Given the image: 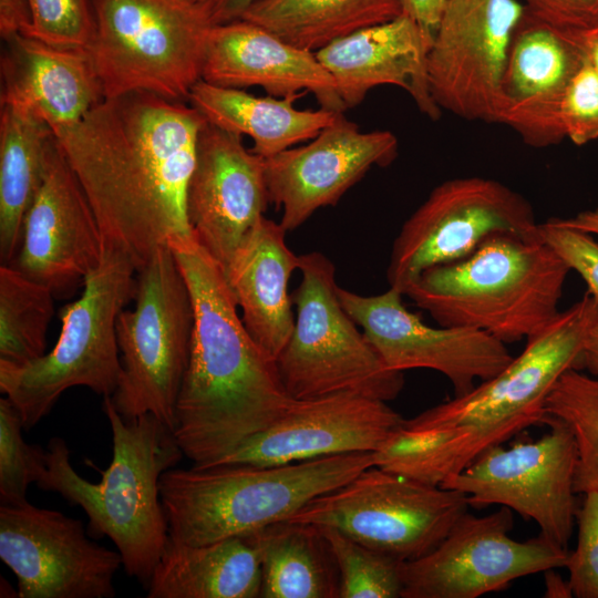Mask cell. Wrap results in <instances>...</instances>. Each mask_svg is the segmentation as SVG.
<instances>
[{
	"mask_svg": "<svg viewBox=\"0 0 598 598\" xmlns=\"http://www.w3.org/2000/svg\"><path fill=\"white\" fill-rule=\"evenodd\" d=\"M55 134L33 112L1 104L0 116V261L11 265L22 226L42 185Z\"/></svg>",
	"mask_w": 598,
	"mask_h": 598,
	"instance_id": "f1b7e54d",
	"label": "cell"
},
{
	"mask_svg": "<svg viewBox=\"0 0 598 598\" xmlns=\"http://www.w3.org/2000/svg\"><path fill=\"white\" fill-rule=\"evenodd\" d=\"M545 597L570 598L574 597L568 580H564L554 569L545 570Z\"/></svg>",
	"mask_w": 598,
	"mask_h": 598,
	"instance_id": "7dc6e473",
	"label": "cell"
},
{
	"mask_svg": "<svg viewBox=\"0 0 598 598\" xmlns=\"http://www.w3.org/2000/svg\"><path fill=\"white\" fill-rule=\"evenodd\" d=\"M299 96H256L241 89L197 81L187 101L205 120L254 142L251 151L268 158L299 143L312 140L343 112L320 107L299 110Z\"/></svg>",
	"mask_w": 598,
	"mask_h": 598,
	"instance_id": "83f0119b",
	"label": "cell"
},
{
	"mask_svg": "<svg viewBox=\"0 0 598 598\" xmlns=\"http://www.w3.org/2000/svg\"><path fill=\"white\" fill-rule=\"evenodd\" d=\"M269 202L264 158L241 136L206 121L186 190V215L197 241L227 269Z\"/></svg>",
	"mask_w": 598,
	"mask_h": 598,
	"instance_id": "ffe728a7",
	"label": "cell"
},
{
	"mask_svg": "<svg viewBox=\"0 0 598 598\" xmlns=\"http://www.w3.org/2000/svg\"><path fill=\"white\" fill-rule=\"evenodd\" d=\"M537 227L530 203L505 184L481 176L445 181L396 236L389 285L402 292L422 271L467 257L495 234L534 236Z\"/></svg>",
	"mask_w": 598,
	"mask_h": 598,
	"instance_id": "7c38bea8",
	"label": "cell"
},
{
	"mask_svg": "<svg viewBox=\"0 0 598 598\" xmlns=\"http://www.w3.org/2000/svg\"><path fill=\"white\" fill-rule=\"evenodd\" d=\"M0 558L20 598H113L117 550L87 537L80 519L28 501L0 505Z\"/></svg>",
	"mask_w": 598,
	"mask_h": 598,
	"instance_id": "2e32d148",
	"label": "cell"
},
{
	"mask_svg": "<svg viewBox=\"0 0 598 598\" xmlns=\"http://www.w3.org/2000/svg\"><path fill=\"white\" fill-rule=\"evenodd\" d=\"M94 33L86 48L104 99L147 92L187 100L200 80L214 27L208 2L90 0Z\"/></svg>",
	"mask_w": 598,
	"mask_h": 598,
	"instance_id": "ba28073f",
	"label": "cell"
},
{
	"mask_svg": "<svg viewBox=\"0 0 598 598\" xmlns=\"http://www.w3.org/2000/svg\"><path fill=\"white\" fill-rule=\"evenodd\" d=\"M400 14V0H257L239 19L316 52L340 38Z\"/></svg>",
	"mask_w": 598,
	"mask_h": 598,
	"instance_id": "4dcf8cb0",
	"label": "cell"
},
{
	"mask_svg": "<svg viewBox=\"0 0 598 598\" xmlns=\"http://www.w3.org/2000/svg\"><path fill=\"white\" fill-rule=\"evenodd\" d=\"M584 61L575 31L526 11L509 47L494 123L511 127L533 147L563 141L560 104Z\"/></svg>",
	"mask_w": 598,
	"mask_h": 598,
	"instance_id": "7402d4cb",
	"label": "cell"
},
{
	"mask_svg": "<svg viewBox=\"0 0 598 598\" xmlns=\"http://www.w3.org/2000/svg\"><path fill=\"white\" fill-rule=\"evenodd\" d=\"M598 303L585 295L544 329L495 377L468 392L404 419L373 453L374 465L441 486L487 450L545 424L546 400L558 379L581 363Z\"/></svg>",
	"mask_w": 598,
	"mask_h": 598,
	"instance_id": "3957f363",
	"label": "cell"
},
{
	"mask_svg": "<svg viewBox=\"0 0 598 598\" xmlns=\"http://www.w3.org/2000/svg\"><path fill=\"white\" fill-rule=\"evenodd\" d=\"M136 272L126 251L104 245L102 260L85 277L81 296L61 311V332L53 349L25 364L0 361V390L18 409L25 430L73 386L103 396L115 392L121 373L116 322L134 299Z\"/></svg>",
	"mask_w": 598,
	"mask_h": 598,
	"instance_id": "52a82bcc",
	"label": "cell"
},
{
	"mask_svg": "<svg viewBox=\"0 0 598 598\" xmlns=\"http://www.w3.org/2000/svg\"><path fill=\"white\" fill-rule=\"evenodd\" d=\"M539 237L586 282L598 303V243L594 236L550 218L538 224Z\"/></svg>",
	"mask_w": 598,
	"mask_h": 598,
	"instance_id": "f35d334b",
	"label": "cell"
},
{
	"mask_svg": "<svg viewBox=\"0 0 598 598\" xmlns=\"http://www.w3.org/2000/svg\"><path fill=\"white\" fill-rule=\"evenodd\" d=\"M373 465V453H348L271 466L172 467L159 481L168 538L197 546L257 532Z\"/></svg>",
	"mask_w": 598,
	"mask_h": 598,
	"instance_id": "8992f818",
	"label": "cell"
},
{
	"mask_svg": "<svg viewBox=\"0 0 598 598\" xmlns=\"http://www.w3.org/2000/svg\"><path fill=\"white\" fill-rule=\"evenodd\" d=\"M302 279L291 293L292 333L276 359L281 382L295 400L352 392L384 402L404 386L340 303L336 268L323 254L300 255Z\"/></svg>",
	"mask_w": 598,
	"mask_h": 598,
	"instance_id": "9c48e42d",
	"label": "cell"
},
{
	"mask_svg": "<svg viewBox=\"0 0 598 598\" xmlns=\"http://www.w3.org/2000/svg\"><path fill=\"white\" fill-rule=\"evenodd\" d=\"M340 303L362 328L384 364L394 371L431 369L444 374L455 395L486 381L513 360L506 343L482 330L431 327L403 305V293L390 287L362 296L338 286Z\"/></svg>",
	"mask_w": 598,
	"mask_h": 598,
	"instance_id": "e0dca14e",
	"label": "cell"
},
{
	"mask_svg": "<svg viewBox=\"0 0 598 598\" xmlns=\"http://www.w3.org/2000/svg\"><path fill=\"white\" fill-rule=\"evenodd\" d=\"M558 219L569 227L598 236V208L582 210L573 217Z\"/></svg>",
	"mask_w": 598,
	"mask_h": 598,
	"instance_id": "bcb514c9",
	"label": "cell"
},
{
	"mask_svg": "<svg viewBox=\"0 0 598 598\" xmlns=\"http://www.w3.org/2000/svg\"><path fill=\"white\" fill-rule=\"evenodd\" d=\"M103 251L94 212L55 136L11 266L47 286L55 297H66L83 286L100 265Z\"/></svg>",
	"mask_w": 598,
	"mask_h": 598,
	"instance_id": "ac0fdd59",
	"label": "cell"
},
{
	"mask_svg": "<svg viewBox=\"0 0 598 598\" xmlns=\"http://www.w3.org/2000/svg\"><path fill=\"white\" fill-rule=\"evenodd\" d=\"M54 298L13 266H0V361L25 364L45 354Z\"/></svg>",
	"mask_w": 598,
	"mask_h": 598,
	"instance_id": "1f68e13d",
	"label": "cell"
},
{
	"mask_svg": "<svg viewBox=\"0 0 598 598\" xmlns=\"http://www.w3.org/2000/svg\"><path fill=\"white\" fill-rule=\"evenodd\" d=\"M576 33L585 60L598 74V27Z\"/></svg>",
	"mask_w": 598,
	"mask_h": 598,
	"instance_id": "f6af8a7d",
	"label": "cell"
},
{
	"mask_svg": "<svg viewBox=\"0 0 598 598\" xmlns=\"http://www.w3.org/2000/svg\"><path fill=\"white\" fill-rule=\"evenodd\" d=\"M319 527L338 566L339 598L402 597L404 561L369 548L336 528Z\"/></svg>",
	"mask_w": 598,
	"mask_h": 598,
	"instance_id": "836d02e7",
	"label": "cell"
},
{
	"mask_svg": "<svg viewBox=\"0 0 598 598\" xmlns=\"http://www.w3.org/2000/svg\"><path fill=\"white\" fill-rule=\"evenodd\" d=\"M257 0H208L212 19L215 24L239 19Z\"/></svg>",
	"mask_w": 598,
	"mask_h": 598,
	"instance_id": "7bdbcfd3",
	"label": "cell"
},
{
	"mask_svg": "<svg viewBox=\"0 0 598 598\" xmlns=\"http://www.w3.org/2000/svg\"><path fill=\"white\" fill-rule=\"evenodd\" d=\"M581 365L598 380V321L586 337L581 352Z\"/></svg>",
	"mask_w": 598,
	"mask_h": 598,
	"instance_id": "ee69618b",
	"label": "cell"
},
{
	"mask_svg": "<svg viewBox=\"0 0 598 598\" xmlns=\"http://www.w3.org/2000/svg\"><path fill=\"white\" fill-rule=\"evenodd\" d=\"M188 287L194 330L173 435L195 466H208L278 421L296 401L247 331L220 264L194 235L167 243Z\"/></svg>",
	"mask_w": 598,
	"mask_h": 598,
	"instance_id": "7a4b0ae2",
	"label": "cell"
},
{
	"mask_svg": "<svg viewBox=\"0 0 598 598\" xmlns=\"http://www.w3.org/2000/svg\"><path fill=\"white\" fill-rule=\"evenodd\" d=\"M466 495L371 466L287 520L336 528L401 561L432 551L467 512Z\"/></svg>",
	"mask_w": 598,
	"mask_h": 598,
	"instance_id": "8fae6325",
	"label": "cell"
},
{
	"mask_svg": "<svg viewBox=\"0 0 598 598\" xmlns=\"http://www.w3.org/2000/svg\"><path fill=\"white\" fill-rule=\"evenodd\" d=\"M1 104L24 107L55 133L104 100L85 48L58 47L17 34L3 41Z\"/></svg>",
	"mask_w": 598,
	"mask_h": 598,
	"instance_id": "d4e9b609",
	"label": "cell"
},
{
	"mask_svg": "<svg viewBox=\"0 0 598 598\" xmlns=\"http://www.w3.org/2000/svg\"><path fill=\"white\" fill-rule=\"evenodd\" d=\"M31 22L29 0H0V34L3 41L17 34L24 35Z\"/></svg>",
	"mask_w": 598,
	"mask_h": 598,
	"instance_id": "60d3db41",
	"label": "cell"
},
{
	"mask_svg": "<svg viewBox=\"0 0 598 598\" xmlns=\"http://www.w3.org/2000/svg\"><path fill=\"white\" fill-rule=\"evenodd\" d=\"M431 41L409 16L374 24L340 38L316 56L333 76L347 109L362 102L375 86L404 90L417 109L431 120L441 116L427 76Z\"/></svg>",
	"mask_w": 598,
	"mask_h": 598,
	"instance_id": "cb8c5ba5",
	"label": "cell"
},
{
	"mask_svg": "<svg viewBox=\"0 0 598 598\" xmlns=\"http://www.w3.org/2000/svg\"><path fill=\"white\" fill-rule=\"evenodd\" d=\"M569 272L538 233H501L463 259L422 271L402 293L440 326L482 330L507 344L557 317Z\"/></svg>",
	"mask_w": 598,
	"mask_h": 598,
	"instance_id": "5b68a950",
	"label": "cell"
},
{
	"mask_svg": "<svg viewBox=\"0 0 598 598\" xmlns=\"http://www.w3.org/2000/svg\"><path fill=\"white\" fill-rule=\"evenodd\" d=\"M402 13L412 18L427 39L433 40L435 30L448 0H400Z\"/></svg>",
	"mask_w": 598,
	"mask_h": 598,
	"instance_id": "b9f144b4",
	"label": "cell"
},
{
	"mask_svg": "<svg viewBox=\"0 0 598 598\" xmlns=\"http://www.w3.org/2000/svg\"><path fill=\"white\" fill-rule=\"evenodd\" d=\"M102 408L112 431V461L99 470L101 481L80 476L71 465L66 442L55 436L49 441L47 470L37 486L80 506L90 532L109 537L126 574L147 588L168 540L159 481L184 454L173 431L155 415L126 420L111 396H103Z\"/></svg>",
	"mask_w": 598,
	"mask_h": 598,
	"instance_id": "277c9868",
	"label": "cell"
},
{
	"mask_svg": "<svg viewBox=\"0 0 598 598\" xmlns=\"http://www.w3.org/2000/svg\"><path fill=\"white\" fill-rule=\"evenodd\" d=\"M32 22L24 35L45 43L87 48L94 33L90 0H29Z\"/></svg>",
	"mask_w": 598,
	"mask_h": 598,
	"instance_id": "d590c367",
	"label": "cell"
},
{
	"mask_svg": "<svg viewBox=\"0 0 598 598\" xmlns=\"http://www.w3.org/2000/svg\"><path fill=\"white\" fill-rule=\"evenodd\" d=\"M512 509L474 516L466 512L425 556L403 564L402 598H476L520 577L565 567L568 549L544 535L509 536Z\"/></svg>",
	"mask_w": 598,
	"mask_h": 598,
	"instance_id": "5bb4252c",
	"label": "cell"
},
{
	"mask_svg": "<svg viewBox=\"0 0 598 598\" xmlns=\"http://www.w3.org/2000/svg\"><path fill=\"white\" fill-rule=\"evenodd\" d=\"M24 429L16 405L7 398L0 399V501L1 505L27 502L31 483L41 478L47 470V451L28 444L22 436Z\"/></svg>",
	"mask_w": 598,
	"mask_h": 598,
	"instance_id": "e575fe53",
	"label": "cell"
},
{
	"mask_svg": "<svg viewBox=\"0 0 598 598\" xmlns=\"http://www.w3.org/2000/svg\"><path fill=\"white\" fill-rule=\"evenodd\" d=\"M539 440L494 446L441 487L466 495L470 507L501 505L533 519L542 535L568 549L577 516L576 443L569 426L547 415Z\"/></svg>",
	"mask_w": 598,
	"mask_h": 598,
	"instance_id": "4fadbf2b",
	"label": "cell"
},
{
	"mask_svg": "<svg viewBox=\"0 0 598 598\" xmlns=\"http://www.w3.org/2000/svg\"><path fill=\"white\" fill-rule=\"evenodd\" d=\"M205 123L184 101L132 92L54 133L104 245L126 251L137 269L169 239L193 235L186 190Z\"/></svg>",
	"mask_w": 598,
	"mask_h": 598,
	"instance_id": "6da1fadb",
	"label": "cell"
},
{
	"mask_svg": "<svg viewBox=\"0 0 598 598\" xmlns=\"http://www.w3.org/2000/svg\"><path fill=\"white\" fill-rule=\"evenodd\" d=\"M286 233L280 223L262 216L225 270L247 331L275 360L296 320L288 283L300 256L288 248Z\"/></svg>",
	"mask_w": 598,
	"mask_h": 598,
	"instance_id": "484cf974",
	"label": "cell"
},
{
	"mask_svg": "<svg viewBox=\"0 0 598 598\" xmlns=\"http://www.w3.org/2000/svg\"><path fill=\"white\" fill-rule=\"evenodd\" d=\"M559 122L564 137L575 145L598 140V74L586 60L564 94Z\"/></svg>",
	"mask_w": 598,
	"mask_h": 598,
	"instance_id": "8d00e7d4",
	"label": "cell"
},
{
	"mask_svg": "<svg viewBox=\"0 0 598 598\" xmlns=\"http://www.w3.org/2000/svg\"><path fill=\"white\" fill-rule=\"evenodd\" d=\"M577 511L578 540L569 551L565 568L573 595L598 598V492H588Z\"/></svg>",
	"mask_w": 598,
	"mask_h": 598,
	"instance_id": "74e56055",
	"label": "cell"
},
{
	"mask_svg": "<svg viewBox=\"0 0 598 598\" xmlns=\"http://www.w3.org/2000/svg\"><path fill=\"white\" fill-rule=\"evenodd\" d=\"M261 581L255 533L197 546L168 538L146 591L148 598H256Z\"/></svg>",
	"mask_w": 598,
	"mask_h": 598,
	"instance_id": "4316f807",
	"label": "cell"
},
{
	"mask_svg": "<svg viewBox=\"0 0 598 598\" xmlns=\"http://www.w3.org/2000/svg\"><path fill=\"white\" fill-rule=\"evenodd\" d=\"M262 598H337L339 570L320 527L281 520L254 532Z\"/></svg>",
	"mask_w": 598,
	"mask_h": 598,
	"instance_id": "f546056e",
	"label": "cell"
},
{
	"mask_svg": "<svg viewBox=\"0 0 598 598\" xmlns=\"http://www.w3.org/2000/svg\"><path fill=\"white\" fill-rule=\"evenodd\" d=\"M398 137L386 130L361 132L341 113L307 145L264 158L269 202L291 231L321 207L333 206L373 166L398 156Z\"/></svg>",
	"mask_w": 598,
	"mask_h": 598,
	"instance_id": "d6986e66",
	"label": "cell"
},
{
	"mask_svg": "<svg viewBox=\"0 0 598 598\" xmlns=\"http://www.w3.org/2000/svg\"><path fill=\"white\" fill-rule=\"evenodd\" d=\"M134 301L116 322L121 373L111 400L124 419L151 413L173 431L189 360L194 307L168 244L137 269Z\"/></svg>",
	"mask_w": 598,
	"mask_h": 598,
	"instance_id": "30bf717a",
	"label": "cell"
},
{
	"mask_svg": "<svg viewBox=\"0 0 598 598\" xmlns=\"http://www.w3.org/2000/svg\"><path fill=\"white\" fill-rule=\"evenodd\" d=\"M522 0H448L427 52L437 106L467 121L494 123L514 33L526 14Z\"/></svg>",
	"mask_w": 598,
	"mask_h": 598,
	"instance_id": "9a60e30c",
	"label": "cell"
},
{
	"mask_svg": "<svg viewBox=\"0 0 598 598\" xmlns=\"http://www.w3.org/2000/svg\"><path fill=\"white\" fill-rule=\"evenodd\" d=\"M403 420L386 402L352 392L296 400L272 425L215 464L271 466L374 453L394 436Z\"/></svg>",
	"mask_w": 598,
	"mask_h": 598,
	"instance_id": "44dd1931",
	"label": "cell"
},
{
	"mask_svg": "<svg viewBox=\"0 0 598 598\" xmlns=\"http://www.w3.org/2000/svg\"><path fill=\"white\" fill-rule=\"evenodd\" d=\"M198 2H207L208 0H196Z\"/></svg>",
	"mask_w": 598,
	"mask_h": 598,
	"instance_id": "c3c4849f",
	"label": "cell"
},
{
	"mask_svg": "<svg viewBox=\"0 0 598 598\" xmlns=\"http://www.w3.org/2000/svg\"><path fill=\"white\" fill-rule=\"evenodd\" d=\"M534 17L568 31L598 27V0H522Z\"/></svg>",
	"mask_w": 598,
	"mask_h": 598,
	"instance_id": "ab89813d",
	"label": "cell"
},
{
	"mask_svg": "<svg viewBox=\"0 0 598 598\" xmlns=\"http://www.w3.org/2000/svg\"><path fill=\"white\" fill-rule=\"evenodd\" d=\"M546 412L564 421L573 432L576 494L598 492V380L577 368L567 370L547 396Z\"/></svg>",
	"mask_w": 598,
	"mask_h": 598,
	"instance_id": "d6a6232c",
	"label": "cell"
},
{
	"mask_svg": "<svg viewBox=\"0 0 598 598\" xmlns=\"http://www.w3.org/2000/svg\"><path fill=\"white\" fill-rule=\"evenodd\" d=\"M200 79L225 87L258 86L277 97L311 93L322 109L347 110L333 76L315 52L243 19L214 24Z\"/></svg>",
	"mask_w": 598,
	"mask_h": 598,
	"instance_id": "603a6c76",
	"label": "cell"
}]
</instances>
